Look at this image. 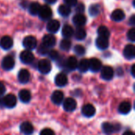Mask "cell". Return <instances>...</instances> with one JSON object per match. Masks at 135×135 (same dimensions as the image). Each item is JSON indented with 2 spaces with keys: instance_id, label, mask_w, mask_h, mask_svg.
I'll return each instance as SVG.
<instances>
[{
  "instance_id": "obj_28",
  "label": "cell",
  "mask_w": 135,
  "mask_h": 135,
  "mask_svg": "<svg viewBox=\"0 0 135 135\" xmlns=\"http://www.w3.org/2000/svg\"><path fill=\"white\" fill-rule=\"evenodd\" d=\"M58 11H59V13L60 15H62V17H67L71 13V9H70V7L68 6L67 5H61L59 6V9H58Z\"/></svg>"
},
{
  "instance_id": "obj_25",
  "label": "cell",
  "mask_w": 135,
  "mask_h": 135,
  "mask_svg": "<svg viewBox=\"0 0 135 135\" xmlns=\"http://www.w3.org/2000/svg\"><path fill=\"white\" fill-rule=\"evenodd\" d=\"M20 100L23 103H28L31 100V93L27 89H22L19 92Z\"/></svg>"
},
{
  "instance_id": "obj_36",
  "label": "cell",
  "mask_w": 135,
  "mask_h": 135,
  "mask_svg": "<svg viewBox=\"0 0 135 135\" xmlns=\"http://www.w3.org/2000/svg\"><path fill=\"white\" fill-rule=\"evenodd\" d=\"M127 37L128 39L131 41V42H134L135 41V28H131L128 32H127Z\"/></svg>"
},
{
  "instance_id": "obj_38",
  "label": "cell",
  "mask_w": 135,
  "mask_h": 135,
  "mask_svg": "<svg viewBox=\"0 0 135 135\" xmlns=\"http://www.w3.org/2000/svg\"><path fill=\"white\" fill-rule=\"evenodd\" d=\"M75 6H76L75 7V10L78 13H82L84 12V10H85V6L82 3H79L78 5L77 4Z\"/></svg>"
},
{
  "instance_id": "obj_19",
  "label": "cell",
  "mask_w": 135,
  "mask_h": 135,
  "mask_svg": "<svg viewBox=\"0 0 135 135\" xmlns=\"http://www.w3.org/2000/svg\"><path fill=\"white\" fill-rule=\"evenodd\" d=\"M63 98H64V95H63V93L59 91V90H56L55 91L52 95H51V100L52 102L55 104H60L62 100H63Z\"/></svg>"
},
{
  "instance_id": "obj_35",
  "label": "cell",
  "mask_w": 135,
  "mask_h": 135,
  "mask_svg": "<svg viewBox=\"0 0 135 135\" xmlns=\"http://www.w3.org/2000/svg\"><path fill=\"white\" fill-rule=\"evenodd\" d=\"M48 56L52 60H57L59 58V55L58 53V51H55V50H51L50 51H48Z\"/></svg>"
},
{
  "instance_id": "obj_7",
  "label": "cell",
  "mask_w": 135,
  "mask_h": 135,
  "mask_svg": "<svg viewBox=\"0 0 135 135\" xmlns=\"http://www.w3.org/2000/svg\"><path fill=\"white\" fill-rule=\"evenodd\" d=\"M81 113L85 117H88V118L93 117L96 114V108L91 104H85V105H84L82 107Z\"/></svg>"
},
{
  "instance_id": "obj_12",
  "label": "cell",
  "mask_w": 135,
  "mask_h": 135,
  "mask_svg": "<svg viewBox=\"0 0 135 135\" xmlns=\"http://www.w3.org/2000/svg\"><path fill=\"white\" fill-rule=\"evenodd\" d=\"M76 107H77V102L74 98L69 97L64 100L63 108L66 112H72L75 110Z\"/></svg>"
},
{
  "instance_id": "obj_8",
  "label": "cell",
  "mask_w": 135,
  "mask_h": 135,
  "mask_svg": "<svg viewBox=\"0 0 135 135\" xmlns=\"http://www.w3.org/2000/svg\"><path fill=\"white\" fill-rule=\"evenodd\" d=\"M15 65V62H14V59L12 56H6L3 59H2V66L4 70H10L13 68Z\"/></svg>"
},
{
  "instance_id": "obj_39",
  "label": "cell",
  "mask_w": 135,
  "mask_h": 135,
  "mask_svg": "<svg viewBox=\"0 0 135 135\" xmlns=\"http://www.w3.org/2000/svg\"><path fill=\"white\" fill-rule=\"evenodd\" d=\"M38 52L41 55H46L48 53V48L46 47L45 46H44L43 44L39 47V50H38Z\"/></svg>"
},
{
  "instance_id": "obj_26",
  "label": "cell",
  "mask_w": 135,
  "mask_h": 135,
  "mask_svg": "<svg viewBox=\"0 0 135 135\" xmlns=\"http://www.w3.org/2000/svg\"><path fill=\"white\" fill-rule=\"evenodd\" d=\"M78 68L81 73H85L89 69V62L86 59H81L78 64Z\"/></svg>"
},
{
  "instance_id": "obj_30",
  "label": "cell",
  "mask_w": 135,
  "mask_h": 135,
  "mask_svg": "<svg viewBox=\"0 0 135 135\" xmlns=\"http://www.w3.org/2000/svg\"><path fill=\"white\" fill-rule=\"evenodd\" d=\"M40 3L36 2H32L29 6H28V10H29V13L32 14V15H36V14H38L39 11H40Z\"/></svg>"
},
{
  "instance_id": "obj_23",
  "label": "cell",
  "mask_w": 135,
  "mask_h": 135,
  "mask_svg": "<svg viewBox=\"0 0 135 135\" xmlns=\"http://www.w3.org/2000/svg\"><path fill=\"white\" fill-rule=\"evenodd\" d=\"M78 59H76V57L74 56H70L68 58V59L66 62V67L70 70H74L78 68Z\"/></svg>"
},
{
  "instance_id": "obj_18",
  "label": "cell",
  "mask_w": 135,
  "mask_h": 135,
  "mask_svg": "<svg viewBox=\"0 0 135 135\" xmlns=\"http://www.w3.org/2000/svg\"><path fill=\"white\" fill-rule=\"evenodd\" d=\"M55 82L56 85H58V86H60V87L65 86L68 83L67 76L63 73H60L56 75V77L55 78Z\"/></svg>"
},
{
  "instance_id": "obj_2",
  "label": "cell",
  "mask_w": 135,
  "mask_h": 135,
  "mask_svg": "<svg viewBox=\"0 0 135 135\" xmlns=\"http://www.w3.org/2000/svg\"><path fill=\"white\" fill-rule=\"evenodd\" d=\"M38 15H39V17L42 20L45 21V20H47V19L51 17V16H52V10L50 8V6H48L47 5H44V6H42L40 7V11L38 13Z\"/></svg>"
},
{
  "instance_id": "obj_9",
  "label": "cell",
  "mask_w": 135,
  "mask_h": 135,
  "mask_svg": "<svg viewBox=\"0 0 135 135\" xmlns=\"http://www.w3.org/2000/svg\"><path fill=\"white\" fill-rule=\"evenodd\" d=\"M114 76V70L111 66H106L101 68V78L104 80H112Z\"/></svg>"
},
{
  "instance_id": "obj_37",
  "label": "cell",
  "mask_w": 135,
  "mask_h": 135,
  "mask_svg": "<svg viewBox=\"0 0 135 135\" xmlns=\"http://www.w3.org/2000/svg\"><path fill=\"white\" fill-rule=\"evenodd\" d=\"M40 135H55V133L52 130H51L49 128H45L41 131Z\"/></svg>"
},
{
  "instance_id": "obj_15",
  "label": "cell",
  "mask_w": 135,
  "mask_h": 135,
  "mask_svg": "<svg viewBox=\"0 0 135 135\" xmlns=\"http://www.w3.org/2000/svg\"><path fill=\"white\" fill-rule=\"evenodd\" d=\"M123 55L127 59H133L135 57V47L133 44H128L123 50Z\"/></svg>"
},
{
  "instance_id": "obj_24",
  "label": "cell",
  "mask_w": 135,
  "mask_h": 135,
  "mask_svg": "<svg viewBox=\"0 0 135 135\" xmlns=\"http://www.w3.org/2000/svg\"><path fill=\"white\" fill-rule=\"evenodd\" d=\"M131 104L127 101L122 102L119 107V112L123 115L128 114L131 112Z\"/></svg>"
},
{
  "instance_id": "obj_41",
  "label": "cell",
  "mask_w": 135,
  "mask_h": 135,
  "mask_svg": "<svg viewBox=\"0 0 135 135\" xmlns=\"http://www.w3.org/2000/svg\"><path fill=\"white\" fill-rule=\"evenodd\" d=\"M5 91H6V87H5V85H4V84H3L2 82L0 81V97H1L2 94H4Z\"/></svg>"
},
{
  "instance_id": "obj_45",
  "label": "cell",
  "mask_w": 135,
  "mask_h": 135,
  "mask_svg": "<svg viewBox=\"0 0 135 135\" xmlns=\"http://www.w3.org/2000/svg\"><path fill=\"white\" fill-rule=\"evenodd\" d=\"M47 3H49V4H53V3H55V2H56V1L57 0H45Z\"/></svg>"
},
{
  "instance_id": "obj_1",
  "label": "cell",
  "mask_w": 135,
  "mask_h": 135,
  "mask_svg": "<svg viewBox=\"0 0 135 135\" xmlns=\"http://www.w3.org/2000/svg\"><path fill=\"white\" fill-rule=\"evenodd\" d=\"M37 45V40L33 36H28L23 40V46L27 50H32L36 48Z\"/></svg>"
},
{
  "instance_id": "obj_44",
  "label": "cell",
  "mask_w": 135,
  "mask_h": 135,
  "mask_svg": "<svg viewBox=\"0 0 135 135\" xmlns=\"http://www.w3.org/2000/svg\"><path fill=\"white\" fill-rule=\"evenodd\" d=\"M123 135H134V134L132 132V131H126V132H124L123 133Z\"/></svg>"
},
{
  "instance_id": "obj_40",
  "label": "cell",
  "mask_w": 135,
  "mask_h": 135,
  "mask_svg": "<svg viewBox=\"0 0 135 135\" xmlns=\"http://www.w3.org/2000/svg\"><path fill=\"white\" fill-rule=\"evenodd\" d=\"M66 5L68 6H74L78 4V0H64Z\"/></svg>"
},
{
  "instance_id": "obj_16",
  "label": "cell",
  "mask_w": 135,
  "mask_h": 135,
  "mask_svg": "<svg viewBox=\"0 0 135 135\" xmlns=\"http://www.w3.org/2000/svg\"><path fill=\"white\" fill-rule=\"evenodd\" d=\"M60 28V23L57 20H51L47 25V30L51 33H55Z\"/></svg>"
},
{
  "instance_id": "obj_10",
  "label": "cell",
  "mask_w": 135,
  "mask_h": 135,
  "mask_svg": "<svg viewBox=\"0 0 135 135\" xmlns=\"http://www.w3.org/2000/svg\"><path fill=\"white\" fill-rule=\"evenodd\" d=\"M13 39L9 36H5L0 40V47L4 50H9L13 47Z\"/></svg>"
},
{
  "instance_id": "obj_13",
  "label": "cell",
  "mask_w": 135,
  "mask_h": 135,
  "mask_svg": "<svg viewBox=\"0 0 135 135\" xmlns=\"http://www.w3.org/2000/svg\"><path fill=\"white\" fill-rule=\"evenodd\" d=\"M89 69L91 70V71L95 73V72H98L99 70H101L102 63H101L100 60H99L98 59L93 58L90 60H89Z\"/></svg>"
},
{
  "instance_id": "obj_42",
  "label": "cell",
  "mask_w": 135,
  "mask_h": 135,
  "mask_svg": "<svg viewBox=\"0 0 135 135\" xmlns=\"http://www.w3.org/2000/svg\"><path fill=\"white\" fill-rule=\"evenodd\" d=\"M130 24L131 25H135V16L134 15H132L131 19H130Z\"/></svg>"
},
{
  "instance_id": "obj_21",
  "label": "cell",
  "mask_w": 135,
  "mask_h": 135,
  "mask_svg": "<svg viewBox=\"0 0 135 135\" xmlns=\"http://www.w3.org/2000/svg\"><path fill=\"white\" fill-rule=\"evenodd\" d=\"M73 22L77 26H83L86 23V17L82 13H78L74 16Z\"/></svg>"
},
{
  "instance_id": "obj_11",
  "label": "cell",
  "mask_w": 135,
  "mask_h": 135,
  "mask_svg": "<svg viewBox=\"0 0 135 135\" xmlns=\"http://www.w3.org/2000/svg\"><path fill=\"white\" fill-rule=\"evenodd\" d=\"M56 44V38L52 34L45 35L43 38V45L46 47H52Z\"/></svg>"
},
{
  "instance_id": "obj_5",
  "label": "cell",
  "mask_w": 135,
  "mask_h": 135,
  "mask_svg": "<svg viewBox=\"0 0 135 135\" xmlns=\"http://www.w3.org/2000/svg\"><path fill=\"white\" fill-rule=\"evenodd\" d=\"M2 103H3V104L6 108H13L17 104V98L13 94H8V95H6L3 98Z\"/></svg>"
},
{
  "instance_id": "obj_20",
  "label": "cell",
  "mask_w": 135,
  "mask_h": 135,
  "mask_svg": "<svg viewBox=\"0 0 135 135\" xmlns=\"http://www.w3.org/2000/svg\"><path fill=\"white\" fill-rule=\"evenodd\" d=\"M111 18L115 21H121L125 18V13L120 9L114 10L111 14Z\"/></svg>"
},
{
  "instance_id": "obj_43",
  "label": "cell",
  "mask_w": 135,
  "mask_h": 135,
  "mask_svg": "<svg viewBox=\"0 0 135 135\" xmlns=\"http://www.w3.org/2000/svg\"><path fill=\"white\" fill-rule=\"evenodd\" d=\"M134 70H135V65H132V66H131V74H132V76H133V77H135Z\"/></svg>"
},
{
  "instance_id": "obj_3",
  "label": "cell",
  "mask_w": 135,
  "mask_h": 135,
  "mask_svg": "<svg viewBox=\"0 0 135 135\" xmlns=\"http://www.w3.org/2000/svg\"><path fill=\"white\" fill-rule=\"evenodd\" d=\"M119 129H120V126L119 124L113 125V124L109 123H104L102 125L103 132L108 135H110L113 134V133H115V132H116V131H119Z\"/></svg>"
},
{
  "instance_id": "obj_33",
  "label": "cell",
  "mask_w": 135,
  "mask_h": 135,
  "mask_svg": "<svg viewBox=\"0 0 135 135\" xmlns=\"http://www.w3.org/2000/svg\"><path fill=\"white\" fill-rule=\"evenodd\" d=\"M100 13V6L98 5H93L89 7V13L91 16H97Z\"/></svg>"
},
{
  "instance_id": "obj_22",
  "label": "cell",
  "mask_w": 135,
  "mask_h": 135,
  "mask_svg": "<svg viewBox=\"0 0 135 135\" xmlns=\"http://www.w3.org/2000/svg\"><path fill=\"white\" fill-rule=\"evenodd\" d=\"M96 45H97V47L99 49H100V50H105L109 46L108 39H106V38H103V37H100L99 36L96 40Z\"/></svg>"
},
{
  "instance_id": "obj_32",
  "label": "cell",
  "mask_w": 135,
  "mask_h": 135,
  "mask_svg": "<svg viewBox=\"0 0 135 135\" xmlns=\"http://www.w3.org/2000/svg\"><path fill=\"white\" fill-rule=\"evenodd\" d=\"M71 47V42L67 40V39H64L60 42V48L63 51H68L70 50Z\"/></svg>"
},
{
  "instance_id": "obj_4",
  "label": "cell",
  "mask_w": 135,
  "mask_h": 135,
  "mask_svg": "<svg viewBox=\"0 0 135 135\" xmlns=\"http://www.w3.org/2000/svg\"><path fill=\"white\" fill-rule=\"evenodd\" d=\"M38 69L42 74H48L51 70V64L47 59H41L38 62Z\"/></svg>"
},
{
  "instance_id": "obj_27",
  "label": "cell",
  "mask_w": 135,
  "mask_h": 135,
  "mask_svg": "<svg viewBox=\"0 0 135 135\" xmlns=\"http://www.w3.org/2000/svg\"><path fill=\"white\" fill-rule=\"evenodd\" d=\"M62 34L66 39L71 37L74 35V29H73L72 26H70L69 25H64L62 29Z\"/></svg>"
},
{
  "instance_id": "obj_6",
  "label": "cell",
  "mask_w": 135,
  "mask_h": 135,
  "mask_svg": "<svg viewBox=\"0 0 135 135\" xmlns=\"http://www.w3.org/2000/svg\"><path fill=\"white\" fill-rule=\"evenodd\" d=\"M21 61L25 64H29L34 60V55L29 50L23 51L20 55Z\"/></svg>"
},
{
  "instance_id": "obj_34",
  "label": "cell",
  "mask_w": 135,
  "mask_h": 135,
  "mask_svg": "<svg viewBox=\"0 0 135 135\" xmlns=\"http://www.w3.org/2000/svg\"><path fill=\"white\" fill-rule=\"evenodd\" d=\"M74 51L78 55H83L85 53V49L81 45H76L74 48Z\"/></svg>"
},
{
  "instance_id": "obj_29",
  "label": "cell",
  "mask_w": 135,
  "mask_h": 135,
  "mask_svg": "<svg viewBox=\"0 0 135 135\" xmlns=\"http://www.w3.org/2000/svg\"><path fill=\"white\" fill-rule=\"evenodd\" d=\"M98 35L100 37H103V38H106L108 39V37L110 36V32L108 30V28L106 26L101 25L98 28Z\"/></svg>"
},
{
  "instance_id": "obj_31",
  "label": "cell",
  "mask_w": 135,
  "mask_h": 135,
  "mask_svg": "<svg viewBox=\"0 0 135 135\" xmlns=\"http://www.w3.org/2000/svg\"><path fill=\"white\" fill-rule=\"evenodd\" d=\"M74 36L77 40H82L85 39V37H86V31L82 28H78L76 29V31L74 32Z\"/></svg>"
},
{
  "instance_id": "obj_14",
  "label": "cell",
  "mask_w": 135,
  "mask_h": 135,
  "mask_svg": "<svg viewBox=\"0 0 135 135\" xmlns=\"http://www.w3.org/2000/svg\"><path fill=\"white\" fill-rule=\"evenodd\" d=\"M18 81L21 84H26L29 81L30 78V74L28 70L26 69H22L19 71L18 73Z\"/></svg>"
},
{
  "instance_id": "obj_17",
  "label": "cell",
  "mask_w": 135,
  "mask_h": 135,
  "mask_svg": "<svg viewBox=\"0 0 135 135\" xmlns=\"http://www.w3.org/2000/svg\"><path fill=\"white\" fill-rule=\"evenodd\" d=\"M20 131L21 133L25 135L32 134L34 131L33 126L28 122H24L20 126Z\"/></svg>"
}]
</instances>
